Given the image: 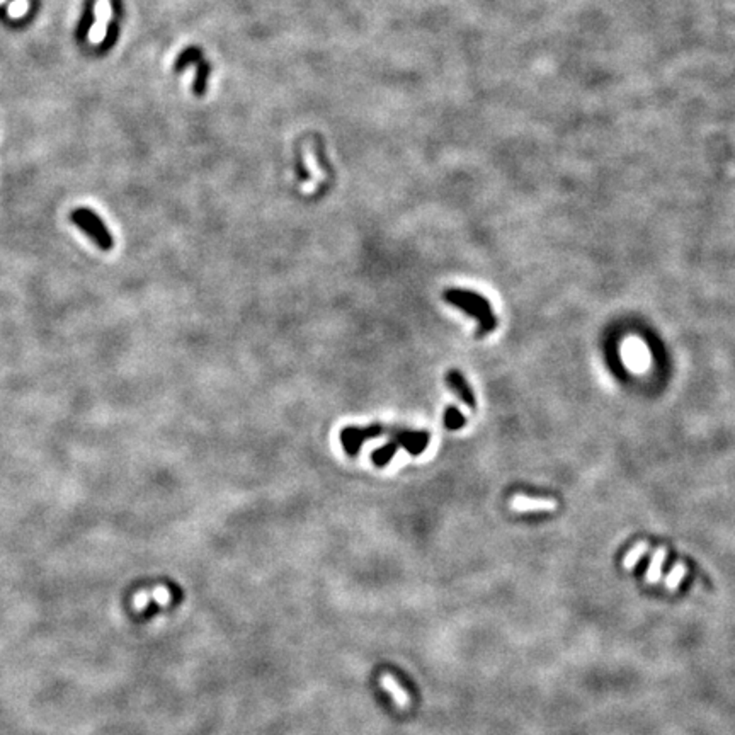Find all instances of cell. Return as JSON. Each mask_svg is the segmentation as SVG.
Masks as SVG:
<instances>
[{
	"mask_svg": "<svg viewBox=\"0 0 735 735\" xmlns=\"http://www.w3.org/2000/svg\"><path fill=\"white\" fill-rule=\"evenodd\" d=\"M666 558H667V548H664V546H661V548H657L654 551L652 560H650V565H649V569H647V574H645L647 582L657 584L659 580L662 579V567H664V562H666Z\"/></svg>",
	"mask_w": 735,
	"mask_h": 735,
	"instance_id": "cell-10",
	"label": "cell"
},
{
	"mask_svg": "<svg viewBox=\"0 0 735 735\" xmlns=\"http://www.w3.org/2000/svg\"><path fill=\"white\" fill-rule=\"evenodd\" d=\"M446 303L453 305L458 310L465 312L466 315L474 317L478 322V332L477 337H483L487 334L494 332L497 327V319L494 315V308L488 303L486 296L474 293L469 290H458V288H451L446 290L442 295Z\"/></svg>",
	"mask_w": 735,
	"mask_h": 735,
	"instance_id": "cell-1",
	"label": "cell"
},
{
	"mask_svg": "<svg viewBox=\"0 0 735 735\" xmlns=\"http://www.w3.org/2000/svg\"><path fill=\"white\" fill-rule=\"evenodd\" d=\"M203 60V52L199 48H196V46H191V48H186L184 52L181 53V55L177 57V60H175L174 64V72L175 74H181L184 72V70L187 69L189 65L193 64H198V61Z\"/></svg>",
	"mask_w": 735,
	"mask_h": 735,
	"instance_id": "cell-12",
	"label": "cell"
},
{
	"mask_svg": "<svg viewBox=\"0 0 735 735\" xmlns=\"http://www.w3.org/2000/svg\"><path fill=\"white\" fill-rule=\"evenodd\" d=\"M380 686L390 693L392 700L395 701V705L399 708L407 710L408 707H411V695H408V693L405 691L402 686H400L399 681H396L392 674H383L382 678H380Z\"/></svg>",
	"mask_w": 735,
	"mask_h": 735,
	"instance_id": "cell-8",
	"label": "cell"
},
{
	"mask_svg": "<svg viewBox=\"0 0 735 735\" xmlns=\"http://www.w3.org/2000/svg\"><path fill=\"white\" fill-rule=\"evenodd\" d=\"M70 220L104 252H110L114 247V239H112L106 225L102 223V220L99 218L98 213L89 210V208H77L70 215Z\"/></svg>",
	"mask_w": 735,
	"mask_h": 735,
	"instance_id": "cell-2",
	"label": "cell"
},
{
	"mask_svg": "<svg viewBox=\"0 0 735 735\" xmlns=\"http://www.w3.org/2000/svg\"><path fill=\"white\" fill-rule=\"evenodd\" d=\"M95 24V0H87L86 7H83L82 11V18L81 20H78V26H77V31H75V37H77V41H86L87 36H89L90 29L94 28Z\"/></svg>",
	"mask_w": 735,
	"mask_h": 735,
	"instance_id": "cell-9",
	"label": "cell"
},
{
	"mask_svg": "<svg viewBox=\"0 0 735 735\" xmlns=\"http://www.w3.org/2000/svg\"><path fill=\"white\" fill-rule=\"evenodd\" d=\"M392 440L399 442V446H402L408 454L419 457L428 448L429 441H431V434H429V431H405V429H400V431H396L392 436Z\"/></svg>",
	"mask_w": 735,
	"mask_h": 735,
	"instance_id": "cell-4",
	"label": "cell"
},
{
	"mask_svg": "<svg viewBox=\"0 0 735 735\" xmlns=\"http://www.w3.org/2000/svg\"><path fill=\"white\" fill-rule=\"evenodd\" d=\"M118 37H119V24H118V20L112 19L107 23L106 35H104V40L101 41V45L98 46L99 53H106V52H110V49H112V46H114L116 41H118Z\"/></svg>",
	"mask_w": 735,
	"mask_h": 735,
	"instance_id": "cell-16",
	"label": "cell"
},
{
	"mask_svg": "<svg viewBox=\"0 0 735 735\" xmlns=\"http://www.w3.org/2000/svg\"><path fill=\"white\" fill-rule=\"evenodd\" d=\"M150 603H157L160 606H167L170 603V591L165 586H158L153 591H141L133 597V606L138 611L145 609Z\"/></svg>",
	"mask_w": 735,
	"mask_h": 735,
	"instance_id": "cell-7",
	"label": "cell"
},
{
	"mask_svg": "<svg viewBox=\"0 0 735 735\" xmlns=\"http://www.w3.org/2000/svg\"><path fill=\"white\" fill-rule=\"evenodd\" d=\"M446 385H448L451 390L458 395V399L461 400L466 407L477 408V399H475L474 392H471L470 385L466 383L465 377H463L458 370L448 371V375H446Z\"/></svg>",
	"mask_w": 735,
	"mask_h": 735,
	"instance_id": "cell-5",
	"label": "cell"
},
{
	"mask_svg": "<svg viewBox=\"0 0 735 735\" xmlns=\"http://www.w3.org/2000/svg\"><path fill=\"white\" fill-rule=\"evenodd\" d=\"M210 74H211V65L208 64L206 60L198 61V74H196V78H194V83H193L194 95L201 98L204 92H206V89H208V78H210Z\"/></svg>",
	"mask_w": 735,
	"mask_h": 735,
	"instance_id": "cell-13",
	"label": "cell"
},
{
	"mask_svg": "<svg viewBox=\"0 0 735 735\" xmlns=\"http://www.w3.org/2000/svg\"><path fill=\"white\" fill-rule=\"evenodd\" d=\"M466 417L458 411V407L454 405H448L445 411V428L449 431H458V429L465 428Z\"/></svg>",
	"mask_w": 735,
	"mask_h": 735,
	"instance_id": "cell-15",
	"label": "cell"
},
{
	"mask_svg": "<svg viewBox=\"0 0 735 735\" xmlns=\"http://www.w3.org/2000/svg\"><path fill=\"white\" fill-rule=\"evenodd\" d=\"M511 509L514 512H534V511H555L557 502L551 499H533L526 495H514L511 499Z\"/></svg>",
	"mask_w": 735,
	"mask_h": 735,
	"instance_id": "cell-6",
	"label": "cell"
},
{
	"mask_svg": "<svg viewBox=\"0 0 735 735\" xmlns=\"http://www.w3.org/2000/svg\"><path fill=\"white\" fill-rule=\"evenodd\" d=\"M383 433H385V425L380 424V423L370 424V425H366V428L348 425V428L342 429L339 437H341L342 448H344L346 454L351 458H354V457H358L359 449H361V446L365 445L366 441L377 440V437L382 436Z\"/></svg>",
	"mask_w": 735,
	"mask_h": 735,
	"instance_id": "cell-3",
	"label": "cell"
},
{
	"mask_svg": "<svg viewBox=\"0 0 735 735\" xmlns=\"http://www.w3.org/2000/svg\"><path fill=\"white\" fill-rule=\"evenodd\" d=\"M399 442L396 441H388L387 445H383L382 448L375 449L373 453H371V461L375 463V466L377 469H385V466L388 465V463L392 461V458L395 457L396 451H399Z\"/></svg>",
	"mask_w": 735,
	"mask_h": 735,
	"instance_id": "cell-11",
	"label": "cell"
},
{
	"mask_svg": "<svg viewBox=\"0 0 735 735\" xmlns=\"http://www.w3.org/2000/svg\"><path fill=\"white\" fill-rule=\"evenodd\" d=\"M686 574H688V567L684 565L683 562L676 563V565L671 569L669 574H667L666 580H664V587H666V591H669V592L678 591L679 584L683 582L684 577H686Z\"/></svg>",
	"mask_w": 735,
	"mask_h": 735,
	"instance_id": "cell-14",
	"label": "cell"
},
{
	"mask_svg": "<svg viewBox=\"0 0 735 735\" xmlns=\"http://www.w3.org/2000/svg\"><path fill=\"white\" fill-rule=\"evenodd\" d=\"M12 2H14V0H12Z\"/></svg>",
	"mask_w": 735,
	"mask_h": 735,
	"instance_id": "cell-18",
	"label": "cell"
},
{
	"mask_svg": "<svg viewBox=\"0 0 735 735\" xmlns=\"http://www.w3.org/2000/svg\"><path fill=\"white\" fill-rule=\"evenodd\" d=\"M647 550H649V543H647V541H638L637 545H635L633 548L625 555L623 569L625 570H632L633 567L642 560V557L647 553Z\"/></svg>",
	"mask_w": 735,
	"mask_h": 735,
	"instance_id": "cell-17",
	"label": "cell"
}]
</instances>
